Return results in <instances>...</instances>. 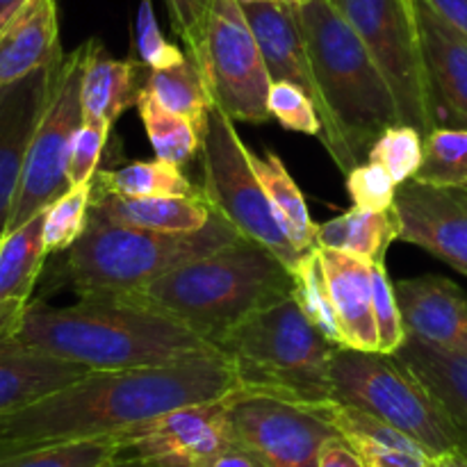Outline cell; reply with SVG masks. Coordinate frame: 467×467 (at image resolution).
<instances>
[{
  "label": "cell",
  "mask_w": 467,
  "mask_h": 467,
  "mask_svg": "<svg viewBox=\"0 0 467 467\" xmlns=\"http://www.w3.org/2000/svg\"><path fill=\"white\" fill-rule=\"evenodd\" d=\"M237 388L240 379L226 356L160 368L91 369L53 395L0 415V456L117 436L169 410L222 400Z\"/></svg>",
  "instance_id": "cell-1"
},
{
  "label": "cell",
  "mask_w": 467,
  "mask_h": 467,
  "mask_svg": "<svg viewBox=\"0 0 467 467\" xmlns=\"http://www.w3.org/2000/svg\"><path fill=\"white\" fill-rule=\"evenodd\" d=\"M14 336L89 369L160 368L223 356L185 324L121 296H89L67 308L35 301Z\"/></svg>",
  "instance_id": "cell-2"
},
{
  "label": "cell",
  "mask_w": 467,
  "mask_h": 467,
  "mask_svg": "<svg viewBox=\"0 0 467 467\" xmlns=\"http://www.w3.org/2000/svg\"><path fill=\"white\" fill-rule=\"evenodd\" d=\"M295 9L327 105L322 141L337 169L349 173L383 130L401 123L400 108L368 46L331 0Z\"/></svg>",
  "instance_id": "cell-3"
},
{
  "label": "cell",
  "mask_w": 467,
  "mask_h": 467,
  "mask_svg": "<svg viewBox=\"0 0 467 467\" xmlns=\"http://www.w3.org/2000/svg\"><path fill=\"white\" fill-rule=\"evenodd\" d=\"M290 269L267 246L240 237L214 254L181 265L121 299L169 315L217 345L258 308L292 296Z\"/></svg>",
  "instance_id": "cell-4"
},
{
  "label": "cell",
  "mask_w": 467,
  "mask_h": 467,
  "mask_svg": "<svg viewBox=\"0 0 467 467\" xmlns=\"http://www.w3.org/2000/svg\"><path fill=\"white\" fill-rule=\"evenodd\" d=\"M240 237L244 235L219 213L213 214L208 226L194 233L149 231L89 213L85 233L64 251L55 276L59 285H67L80 299L121 296Z\"/></svg>",
  "instance_id": "cell-5"
},
{
  "label": "cell",
  "mask_w": 467,
  "mask_h": 467,
  "mask_svg": "<svg viewBox=\"0 0 467 467\" xmlns=\"http://www.w3.org/2000/svg\"><path fill=\"white\" fill-rule=\"evenodd\" d=\"M217 347L244 390L301 404L331 400L328 369L337 347L306 317L295 296L251 313Z\"/></svg>",
  "instance_id": "cell-6"
},
{
  "label": "cell",
  "mask_w": 467,
  "mask_h": 467,
  "mask_svg": "<svg viewBox=\"0 0 467 467\" xmlns=\"http://www.w3.org/2000/svg\"><path fill=\"white\" fill-rule=\"evenodd\" d=\"M328 390L333 401L354 406L400 429L431 459L445 451H467L463 433L413 369L395 354L337 347L328 369Z\"/></svg>",
  "instance_id": "cell-7"
},
{
  "label": "cell",
  "mask_w": 467,
  "mask_h": 467,
  "mask_svg": "<svg viewBox=\"0 0 467 467\" xmlns=\"http://www.w3.org/2000/svg\"><path fill=\"white\" fill-rule=\"evenodd\" d=\"M214 108L233 121L267 123L272 78L240 0H208L203 23L187 48Z\"/></svg>",
  "instance_id": "cell-8"
},
{
  "label": "cell",
  "mask_w": 467,
  "mask_h": 467,
  "mask_svg": "<svg viewBox=\"0 0 467 467\" xmlns=\"http://www.w3.org/2000/svg\"><path fill=\"white\" fill-rule=\"evenodd\" d=\"M199 153L203 169L201 194L214 213L226 217L240 235L267 246L287 269L295 267L306 251L287 237L251 167L249 149L237 135L235 121L219 108L210 112Z\"/></svg>",
  "instance_id": "cell-9"
},
{
  "label": "cell",
  "mask_w": 467,
  "mask_h": 467,
  "mask_svg": "<svg viewBox=\"0 0 467 467\" xmlns=\"http://www.w3.org/2000/svg\"><path fill=\"white\" fill-rule=\"evenodd\" d=\"M351 23L381 68L400 108L401 123L424 137L438 128V103L420 44L418 23L401 0H331Z\"/></svg>",
  "instance_id": "cell-10"
},
{
  "label": "cell",
  "mask_w": 467,
  "mask_h": 467,
  "mask_svg": "<svg viewBox=\"0 0 467 467\" xmlns=\"http://www.w3.org/2000/svg\"><path fill=\"white\" fill-rule=\"evenodd\" d=\"M82 68H85V44L71 55H64L53 96L27 153L7 233L23 226L35 214L44 213L57 196H62L71 187L68 185V158H71L78 130L85 123Z\"/></svg>",
  "instance_id": "cell-11"
},
{
  "label": "cell",
  "mask_w": 467,
  "mask_h": 467,
  "mask_svg": "<svg viewBox=\"0 0 467 467\" xmlns=\"http://www.w3.org/2000/svg\"><path fill=\"white\" fill-rule=\"evenodd\" d=\"M233 438L263 467H317L336 427L310 404L237 388L228 395Z\"/></svg>",
  "instance_id": "cell-12"
},
{
  "label": "cell",
  "mask_w": 467,
  "mask_h": 467,
  "mask_svg": "<svg viewBox=\"0 0 467 467\" xmlns=\"http://www.w3.org/2000/svg\"><path fill=\"white\" fill-rule=\"evenodd\" d=\"M119 451L112 463L140 467H213L235 445L228 415V395L222 400L169 410L150 422L117 433Z\"/></svg>",
  "instance_id": "cell-13"
},
{
  "label": "cell",
  "mask_w": 467,
  "mask_h": 467,
  "mask_svg": "<svg viewBox=\"0 0 467 467\" xmlns=\"http://www.w3.org/2000/svg\"><path fill=\"white\" fill-rule=\"evenodd\" d=\"M392 213L401 242L429 251L467 276V185L409 181L397 190Z\"/></svg>",
  "instance_id": "cell-14"
},
{
  "label": "cell",
  "mask_w": 467,
  "mask_h": 467,
  "mask_svg": "<svg viewBox=\"0 0 467 467\" xmlns=\"http://www.w3.org/2000/svg\"><path fill=\"white\" fill-rule=\"evenodd\" d=\"M62 59L64 55L0 87V237L7 233L27 153L53 96Z\"/></svg>",
  "instance_id": "cell-15"
},
{
  "label": "cell",
  "mask_w": 467,
  "mask_h": 467,
  "mask_svg": "<svg viewBox=\"0 0 467 467\" xmlns=\"http://www.w3.org/2000/svg\"><path fill=\"white\" fill-rule=\"evenodd\" d=\"M251 30L258 39L272 82H290L304 89L317 108L322 126L327 121V105L315 80L313 64L306 48L296 9L281 0H240Z\"/></svg>",
  "instance_id": "cell-16"
},
{
  "label": "cell",
  "mask_w": 467,
  "mask_h": 467,
  "mask_svg": "<svg viewBox=\"0 0 467 467\" xmlns=\"http://www.w3.org/2000/svg\"><path fill=\"white\" fill-rule=\"evenodd\" d=\"M406 336L467 354V296L450 278L418 276L395 283Z\"/></svg>",
  "instance_id": "cell-17"
},
{
  "label": "cell",
  "mask_w": 467,
  "mask_h": 467,
  "mask_svg": "<svg viewBox=\"0 0 467 467\" xmlns=\"http://www.w3.org/2000/svg\"><path fill=\"white\" fill-rule=\"evenodd\" d=\"M89 372L85 365L57 358L16 336H0V415L26 409Z\"/></svg>",
  "instance_id": "cell-18"
},
{
  "label": "cell",
  "mask_w": 467,
  "mask_h": 467,
  "mask_svg": "<svg viewBox=\"0 0 467 467\" xmlns=\"http://www.w3.org/2000/svg\"><path fill=\"white\" fill-rule=\"evenodd\" d=\"M55 0H26L0 21V87L62 57Z\"/></svg>",
  "instance_id": "cell-19"
},
{
  "label": "cell",
  "mask_w": 467,
  "mask_h": 467,
  "mask_svg": "<svg viewBox=\"0 0 467 467\" xmlns=\"http://www.w3.org/2000/svg\"><path fill=\"white\" fill-rule=\"evenodd\" d=\"M319 258L345 347L379 351L372 306V263L336 249H319Z\"/></svg>",
  "instance_id": "cell-20"
},
{
  "label": "cell",
  "mask_w": 467,
  "mask_h": 467,
  "mask_svg": "<svg viewBox=\"0 0 467 467\" xmlns=\"http://www.w3.org/2000/svg\"><path fill=\"white\" fill-rule=\"evenodd\" d=\"M44 213L0 237V336H14L46 263Z\"/></svg>",
  "instance_id": "cell-21"
},
{
  "label": "cell",
  "mask_w": 467,
  "mask_h": 467,
  "mask_svg": "<svg viewBox=\"0 0 467 467\" xmlns=\"http://www.w3.org/2000/svg\"><path fill=\"white\" fill-rule=\"evenodd\" d=\"M146 68L135 59H114L96 39L85 41V68H82V114L85 123L112 130L114 121L126 109L137 108L146 80Z\"/></svg>",
  "instance_id": "cell-22"
},
{
  "label": "cell",
  "mask_w": 467,
  "mask_h": 467,
  "mask_svg": "<svg viewBox=\"0 0 467 467\" xmlns=\"http://www.w3.org/2000/svg\"><path fill=\"white\" fill-rule=\"evenodd\" d=\"M310 406L336 427L368 467H429L431 456L413 438L374 415L333 400Z\"/></svg>",
  "instance_id": "cell-23"
},
{
  "label": "cell",
  "mask_w": 467,
  "mask_h": 467,
  "mask_svg": "<svg viewBox=\"0 0 467 467\" xmlns=\"http://www.w3.org/2000/svg\"><path fill=\"white\" fill-rule=\"evenodd\" d=\"M418 3V30L436 103L467 126V39L424 0Z\"/></svg>",
  "instance_id": "cell-24"
},
{
  "label": "cell",
  "mask_w": 467,
  "mask_h": 467,
  "mask_svg": "<svg viewBox=\"0 0 467 467\" xmlns=\"http://www.w3.org/2000/svg\"><path fill=\"white\" fill-rule=\"evenodd\" d=\"M91 213L126 226L149 228L160 233H194L208 226L213 205L203 194L153 196V199H121L94 187Z\"/></svg>",
  "instance_id": "cell-25"
},
{
  "label": "cell",
  "mask_w": 467,
  "mask_h": 467,
  "mask_svg": "<svg viewBox=\"0 0 467 467\" xmlns=\"http://www.w3.org/2000/svg\"><path fill=\"white\" fill-rule=\"evenodd\" d=\"M395 356L429 388L467 441V354L441 349L406 336Z\"/></svg>",
  "instance_id": "cell-26"
},
{
  "label": "cell",
  "mask_w": 467,
  "mask_h": 467,
  "mask_svg": "<svg viewBox=\"0 0 467 467\" xmlns=\"http://www.w3.org/2000/svg\"><path fill=\"white\" fill-rule=\"evenodd\" d=\"M400 240V223L392 210L351 208L327 223H317L319 249H336L363 258L368 263H383L388 246Z\"/></svg>",
  "instance_id": "cell-27"
},
{
  "label": "cell",
  "mask_w": 467,
  "mask_h": 467,
  "mask_svg": "<svg viewBox=\"0 0 467 467\" xmlns=\"http://www.w3.org/2000/svg\"><path fill=\"white\" fill-rule=\"evenodd\" d=\"M251 167L276 213L278 222L285 228L287 237L299 246L301 251H310L317 246V223L310 217L304 194L296 187L295 178L285 169L283 160L274 150H265L263 155L249 149Z\"/></svg>",
  "instance_id": "cell-28"
},
{
  "label": "cell",
  "mask_w": 467,
  "mask_h": 467,
  "mask_svg": "<svg viewBox=\"0 0 467 467\" xmlns=\"http://www.w3.org/2000/svg\"><path fill=\"white\" fill-rule=\"evenodd\" d=\"M94 187L121 199H153V196L199 194L182 169L167 160H140L114 171H99Z\"/></svg>",
  "instance_id": "cell-29"
},
{
  "label": "cell",
  "mask_w": 467,
  "mask_h": 467,
  "mask_svg": "<svg viewBox=\"0 0 467 467\" xmlns=\"http://www.w3.org/2000/svg\"><path fill=\"white\" fill-rule=\"evenodd\" d=\"M146 89L162 108L190 119L196 130L201 132V137H203L214 103L210 99V91L205 87L199 67H196L190 55L176 67L149 71Z\"/></svg>",
  "instance_id": "cell-30"
},
{
  "label": "cell",
  "mask_w": 467,
  "mask_h": 467,
  "mask_svg": "<svg viewBox=\"0 0 467 467\" xmlns=\"http://www.w3.org/2000/svg\"><path fill=\"white\" fill-rule=\"evenodd\" d=\"M137 109H140L144 130L155 150V158L182 167L199 153L203 137L196 130L194 123L190 119L181 117V114L171 112V109L162 108L149 94L146 87L140 94V100H137Z\"/></svg>",
  "instance_id": "cell-31"
},
{
  "label": "cell",
  "mask_w": 467,
  "mask_h": 467,
  "mask_svg": "<svg viewBox=\"0 0 467 467\" xmlns=\"http://www.w3.org/2000/svg\"><path fill=\"white\" fill-rule=\"evenodd\" d=\"M413 181L436 187L467 185V126H438L424 137V158Z\"/></svg>",
  "instance_id": "cell-32"
},
{
  "label": "cell",
  "mask_w": 467,
  "mask_h": 467,
  "mask_svg": "<svg viewBox=\"0 0 467 467\" xmlns=\"http://www.w3.org/2000/svg\"><path fill=\"white\" fill-rule=\"evenodd\" d=\"M292 281H295V292L292 296L296 304L301 306L306 317L328 337L336 347H345L342 342L340 327H337L336 310H333L331 295H328L327 274H324L322 258H319V249L306 251L304 258L290 269Z\"/></svg>",
  "instance_id": "cell-33"
},
{
  "label": "cell",
  "mask_w": 467,
  "mask_h": 467,
  "mask_svg": "<svg viewBox=\"0 0 467 467\" xmlns=\"http://www.w3.org/2000/svg\"><path fill=\"white\" fill-rule=\"evenodd\" d=\"M117 436L91 438V441L41 445L0 456V467H105L117 459Z\"/></svg>",
  "instance_id": "cell-34"
},
{
  "label": "cell",
  "mask_w": 467,
  "mask_h": 467,
  "mask_svg": "<svg viewBox=\"0 0 467 467\" xmlns=\"http://www.w3.org/2000/svg\"><path fill=\"white\" fill-rule=\"evenodd\" d=\"M94 181L73 185L44 210V244L50 254H64L76 244L89 223Z\"/></svg>",
  "instance_id": "cell-35"
},
{
  "label": "cell",
  "mask_w": 467,
  "mask_h": 467,
  "mask_svg": "<svg viewBox=\"0 0 467 467\" xmlns=\"http://www.w3.org/2000/svg\"><path fill=\"white\" fill-rule=\"evenodd\" d=\"M424 158V135L413 126L397 123L383 130L368 153V162L381 164L397 185L413 181Z\"/></svg>",
  "instance_id": "cell-36"
},
{
  "label": "cell",
  "mask_w": 467,
  "mask_h": 467,
  "mask_svg": "<svg viewBox=\"0 0 467 467\" xmlns=\"http://www.w3.org/2000/svg\"><path fill=\"white\" fill-rule=\"evenodd\" d=\"M372 306L374 322H377L379 351L397 354L400 347L406 342V328L400 306H397L395 283L388 278L386 260L383 263H372Z\"/></svg>",
  "instance_id": "cell-37"
},
{
  "label": "cell",
  "mask_w": 467,
  "mask_h": 467,
  "mask_svg": "<svg viewBox=\"0 0 467 467\" xmlns=\"http://www.w3.org/2000/svg\"><path fill=\"white\" fill-rule=\"evenodd\" d=\"M269 114L285 130L304 132V135H322V119L317 108L304 89L290 82H272L267 96Z\"/></svg>",
  "instance_id": "cell-38"
},
{
  "label": "cell",
  "mask_w": 467,
  "mask_h": 467,
  "mask_svg": "<svg viewBox=\"0 0 467 467\" xmlns=\"http://www.w3.org/2000/svg\"><path fill=\"white\" fill-rule=\"evenodd\" d=\"M397 190H400L397 181L381 164L360 162L358 167L347 173V192H349L356 208L374 210V213L392 210Z\"/></svg>",
  "instance_id": "cell-39"
},
{
  "label": "cell",
  "mask_w": 467,
  "mask_h": 467,
  "mask_svg": "<svg viewBox=\"0 0 467 467\" xmlns=\"http://www.w3.org/2000/svg\"><path fill=\"white\" fill-rule=\"evenodd\" d=\"M137 62L144 64L149 71L153 68H169L181 64L187 57L178 46L169 44L160 32L158 21L153 14V3L141 0L140 14H137V35H135Z\"/></svg>",
  "instance_id": "cell-40"
},
{
  "label": "cell",
  "mask_w": 467,
  "mask_h": 467,
  "mask_svg": "<svg viewBox=\"0 0 467 467\" xmlns=\"http://www.w3.org/2000/svg\"><path fill=\"white\" fill-rule=\"evenodd\" d=\"M109 128L82 123L73 141L71 158H68V185H85L94 181L99 173L100 158H103L105 144H108Z\"/></svg>",
  "instance_id": "cell-41"
},
{
  "label": "cell",
  "mask_w": 467,
  "mask_h": 467,
  "mask_svg": "<svg viewBox=\"0 0 467 467\" xmlns=\"http://www.w3.org/2000/svg\"><path fill=\"white\" fill-rule=\"evenodd\" d=\"M164 3H167L173 30L185 41V48H190L199 35L201 23H203L208 0H164Z\"/></svg>",
  "instance_id": "cell-42"
},
{
  "label": "cell",
  "mask_w": 467,
  "mask_h": 467,
  "mask_svg": "<svg viewBox=\"0 0 467 467\" xmlns=\"http://www.w3.org/2000/svg\"><path fill=\"white\" fill-rule=\"evenodd\" d=\"M317 467H368L365 461L360 459L358 451L345 441V438L337 433L331 441H327V445L322 447V454H319V465Z\"/></svg>",
  "instance_id": "cell-43"
},
{
  "label": "cell",
  "mask_w": 467,
  "mask_h": 467,
  "mask_svg": "<svg viewBox=\"0 0 467 467\" xmlns=\"http://www.w3.org/2000/svg\"><path fill=\"white\" fill-rule=\"evenodd\" d=\"M467 39V0H424Z\"/></svg>",
  "instance_id": "cell-44"
},
{
  "label": "cell",
  "mask_w": 467,
  "mask_h": 467,
  "mask_svg": "<svg viewBox=\"0 0 467 467\" xmlns=\"http://www.w3.org/2000/svg\"><path fill=\"white\" fill-rule=\"evenodd\" d=\"M213 467H263V465H260V461L255 459L254 454H249L244 447H240L235 442V445L228 447V450L214 461Z\"/></svg>",
  "instance_id": "cell-45"
},
{
  "label": "cell",
  "mask_w": 467,
  "mask_h": 467,
  "mask_svg": "<svg viewBox=\"0 0 467 467\" xmlns=\"http://www.w3.org/2000/svg\"><path fill=\"white\" fill-rule=\"evenodd\" d=\"M429 467H467V451L454 450L429 459Z\"/></svg>",
  "instance_id": "cell-46"
},
{
  "label": "cell",
  "mask_w": 467,
  "mask_h": 467,
  "mask_svg": "<svg viewBox=\"0 0 467 467\" xmlns=\"http://www.w3.org/2000/svg\"><path fill=\"white\" fill-rule=\"evenodd\" d=\"M401 5H404V9H406V14L410 16V21L418 23V3H415V0H401Z\"/></svg>",
  "instance_id": "cell-47"
},
{
  "label": "cell",
  "mask_w": 467,
  "mask_h": 467,
  "mask_svg": "<svg viewBox=\"0 0 467 467\" xmlns=\"http://www.w3.org/2000/svg\"><path fill=\"white\" fill-rule=\"evenodd\" d=\"M281 3L292 5V7H301V5H306V3H308V0H281Z\"/></svg>",
  "instance_id": "cell-48"
},
{
  "label": "cell",
  "mask_w": 467,
  "mask_h": 467,
  "mask_svg": "<svg viewBox=\"0 0 467 467\" xmlns=\"http://www.w3.org/2000/svg\"><path fill=\"white\" fill-rule=\"evenodd\" d=\"M105 467H140V465H128V463H109V465H105Z\"/></svg>",
  "instance_id": "cell-49"
}]
</instances>
